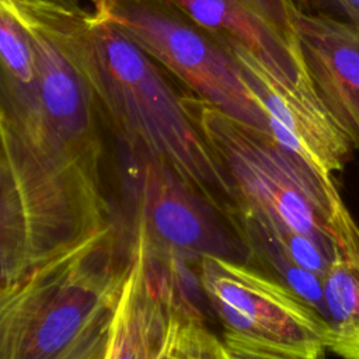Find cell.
<instances>
[{"mask_svg":"<svg viewBox=\"0 0 359 359\" xmlns=\"http://www.w3.org/2000/svg\"><path fill=\"white\" fill-rule=\"evenodd\" d=\"M227 172L236 205L283 244L304 269L323 278L330 266L332 177L320 175L268 132L199 100L188 107Z\"/></svg>","mask_w":359,"mask_h":359,"instance_id":"cell-3","label":"cell"},{"mask_svg":"<svg viewBox=\"0 0 359 359\" xmlns=\"http://www.w3.org/2000/svg\"><path fill=\"white\" fill-rule=\"evenodd\" d=\"M129 174L136 226L156 244L189 261L205 255L250 264L252 251L241 233L219 216L220 208L168 165L140 151Z\"/></svg>","mask_w":359,"mask_h":359,"instance_id":"cell-8","label":"cell"},{"mask_svg":"<svg viewBox=\"0 0 359 359\" xmlns=\"http://www.w3.org/2000/svg\"><path fill=\"white\" fill-rule=\"evenodd\" d=\"M220 45H238L273 72L296 79L304 66L289 14L278 0H170Z\"/></svg>","mask_w":359,"mask_h":359,"instance_id":"cell-11","label":"cell"},{"mask_svg":"<svg viewBox=\"0 0 359 359\" xmlns=\"http://www.w3.org/2000/svg\"><path fill=\"white\" fill-rule=\"evenodd\" d=\"M222 46L237 62L261 104L273 139L325 178L341 171L355 146L321 100L306 63L296 79H289L243 46Z\"/></svg>","mask_w":359,"mask_h":359,"instance_id":"cell-9","label":"cell"},{"mask_svg":"<svg viewBox=\"0 0 359 359\" xmlns=\"http://www.w3.org/2000/svg\"><path fill=\"white\" fill-rule=\"evenodd\" d=\"M0 63L15 87L22 107L21 122L34 126L38 116L36 72L31 41L24 27L0 6Z\"/></svg>","mask_w":359,"mask_h":359,"instance_id":"cell-13","label":"cell"},{"mask_svg":"<svg viewBox=\"0 0 359 359\" xmlns=\"http://www.w3.org/2000/svg\"><path fill=\"white\" fill-rule=\"evenodd\" d=\"M101 226L0 287V358H102L126 268Z\"/></svg>","mask_w":359,"mask_h":359,"instance_id":"cell-2","label":"cell"},{"mask_svg":"<svg viewBox=\"0 0 359 359\" xmlns=\"http://www.w3.org/2000/svg\"><path fill=\"white\" fill-rule=\"evenodd\" d=\"M55 18L67 52L128 140L219 208V199L234 208L231 180L149 55L97 8L56 3Z\"/></svg>","mask_w":359,"mask_h":359,"instance_id":"cell-1","label":"cell"},{"mask_svg":"<svg viewBox=\"0 0 359 359\" xmlns=\"http://www.w3.org/2000/svg\"><path fill=\"white\" fill-rule=\"evenodd\" d=\"M199 282L223 328L229 359H317L327 351V324L296 292L268 272L205 255Z\"/></svg>","mask_w":359,"mask_h":359,"instance_id":"cell-6","label":"cell"},{"mask_svg":"<svg viewBox=\"0 0 359 359\" xmlns=\"http://www.w3.org/2000/svg\"><path fill=\"white\" fill-rule=\"evenodd\" d=\"M282 3L321 100L359 147V24Z\"/></svg>","mask_w":359,"mask_h":359,"instance_id":"cell-10","label":"cell"},{"mask_svg":"<svg viewBox=\"0 0 359 359\" xmlns=\"http://www.w3.org/2000/svg\"><path fill=\"white\" fill-rule=\"evenodd\" d=\"M349 15L351 21L359 24V0H334Z\"/></svg>","mask_w":359,"mask_h":359,"instance_id":"cell-14","label":"cell"},{"mask_svg":"<svg viewBox=\"0 0 359 359\" xmlns=\"http://www.w3.org/2000/svg\"><path fill=\"white\" fill-rule=\"evenodd\" d=\"M332 258L323 279L327 351L359 359V224L330 182Z\"/></svg>","mask_w":359,"mask_h":359,"instance_id":"cell-12","label":"cell"},{"mask_svg":"<svg viewBox=\"0 0 359 359\" xmlns=\"http://www.w3.org/2000/svg\"><path fill=\"white\" fill-rule=\"evenodd\" d=\"M188 261L136 226L104 359H229L223 341L206 324L201 282Z\"/></svg>","mask_w":359,"mask_h":359,"instance_id":"cell-5","label":"cell"},{"mask_svg":"<svg viewBox=\"0 0 359 359\" xmlns=\"http://www.w3.org/2000/svg\"><path fill=\"white\" fill-rule=\"evenodd\" d=\"M80 157L0 118V287L101 227Z\"/></svg>","mask_w":359,"mask_h":359,"instance_id":"cell-4","label":"cell"},{"mask_svg":"<svg viewBox=\"0 0 359 359\" xmlns=\"http://www.w3.org/2000/svg\"><path fill=\"white\" fill-rule=\"evenodd\" d=\"M94 8L184 81L199 100L255 129L266 115L233 56L170 0H91Z\"/></svg>","mask_w":359,"mask_h":359,"instance_id":"cell-7","label":"cell"}]
</instances>
